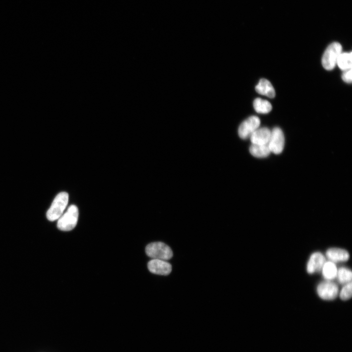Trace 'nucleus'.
Returning a JSON list of instances; mask_svg holds the SVG:
<instances>
[{"instance_id":"9","label":"nucleus","mask_w":352,"mask_h":352,"mask_svg":"<svg viewBox=\"0 0 352 352\" xmlns=\"http://www.w3.org/2000/svg\"><path fill=\"white\" fill-rule=\"evenodd\" d=\"M325 262L326 259L322 253L319 252L313 253L311 255L308 262L307 272L309 274H313L319 271L322 269Z\"/></svg>"},{"instance_id":"10","label":"nucleus","mask_w":352,"mask_h":352,"mask_svg":"<svg viewBox=\"0 0 352 352\" xmlns=\"http://www.w3.org/2000/svg\"><path fill=\"white\" fill-rule=\"evenodd\" d=\"M271 131L266 127L259 128L249 137L252 144L267 145Z\"/></svg>"},{"instance_id":"5","label":"nucleus","mask_w":352,"mask_h":352,"mask_svg":"<svg viewBox=\"0 0 352 352\" xmlns=\"http://www.w3.org/2000/svg\"><path fill=\"white\" fill-rule=\"evenodd\" d=\"M285 136L282 130L275 127L271 131V134L267 146L271 153L276 154H281L285 146Z\"/></svg>"},{"instance_id":"1","label":"nucleus","mask_w":352,"mask_h":352,"mask_svg":"<svg viewBox=\"0 0 352 352\" xmlns=\"http://www.w3.org/2000/svg\"><path fill=\"white\" fill-rule=\"evenodd\" d=\"M68 201V194L62 192L54 199L50 208L46 213L47 219L51 221L59 219L63 215Z\"/></svg>"},{"instance_id":"7","label":"nucleus","mask_w":352,"mask_h":352,"mask_svg":"<svg viewBox=\"0 0 352 352\" xmlns=\"http://www.w3.org/2000/svg\"><path fill=\"white\" fill-rule=\"evenodd\" d=\"M318 296L323 300H332L336 298L338 293V286L329 281L320 283L317 286Z\"/></svg>"},{"instance_id":"6","label":"nucleus","mask_w":352,"mask_h":352,"mask_svg":"<svg viewBox=\"0 0 352 352\" xmlns=\"http://www.w3.org/2000/svg\"><path fill=\"white\" fill-rule=\"evenodd\" d=\"M261 121L257 116H251L244 120L238 129L239 136L243 139L250 137L251 134L260 127Z\"/></svg>"},{"instance_id":"11","label":"nucleus","mask_w":352,"mask_h":352,"mask_svg":"<svg viewBox=\"0 0 352 352\" xmlns=\"http://www.w3.org/2000/svg\"><path fill=\"white\" fill-rule=\"evenodd\" d=\"M326 255L327 257L332 262H345L349 260L350 255L346 250L338 248L329 249Z\"/></svg>"},{"instance_id":"18","label":"nucleus","mask_w":352,"mask_h":352,"mask_svg":"<svg viewBox=\"0 0 352 352\" xmlns=\"http://www.w3.org/2000/svg\"><path fill=\"white\" fill-rule=\"evenodd\" d=\"M352 282H350L345 284L342 287L340 293V297L342 300H348L351 298L352 295Z\"/></svg>"},{"instance_id":"2","label":"nucleus","mask_w":352,"mask_h":352,"mask_svg":"<svg viewBox=\"0 0 352 352\" xmlns=\"http://www.w3.org/2000/svg\"><path fill=\"white\" fill-rule=\"evenodd\" d=\"M147 255L153 259L164 261L170 260L173 253L171 248L162 242H154L148 244L145 248Z\"/></svg>"},{"instance_id":"16","label":"nucleus","mask_w":352,"mask_h":352,"mask_svg":"<svg viewBox=\"0 0 352 352\" xmlns=\"http://www.w3.org/2000/svg\"><path fill=\"white\" fill-rule=\"evenodd\" d=\"M253 107L255 111L260 113H267L272 110V105L270 102L260 98L254 100Z\"/></svg>"},{"instance_id":"8","label":"nucleus","mask_w":352,"mask_h":352,"mask_svg":"<svg viewBox=\"0 0 352 352\" xmlns=\"http://www.w3.org/2000/svg\"><path fill=\"white\" fill-rule=\"evenodd\" d=\"M148 268L152 273L161 275H167L172 271V265L166 261L152 259L148 263Z\"/></svg>"},{"instance_id":"14","label":"nucleus","mask_w":352,"mask_h":352,"mask_svg":"<svg viewBox=\"0 0 352 352\" xmlns=\"http://www.w3.org/2000/svg\"><path fill=\"white\" fill-rule=\"evenodd\" d=\"M336 64L341 69L344 71L352 68V52H341L338 57Z\"/></svg>"},{"instance_id":"13","label":"nucleus","mask_w":352,"mask_h":352,"mask_svg":"<svg viewBox=\"0 0 352 352\" xmlns=\"http://www.w3.org/2000/svg\"><path fill=\"white\" fill-rule=\"evenodd\" d=\"M250 153L257 158H265L271 153L267 145L251 144L249 148Z\"/></svg>"},{"instance_id":"17","label":"nucleus","mask_w":352,"mask_h":352,"mask_svg":"<svg viewBox=\"0 0 352 352\" xmlns=\"http://www.w3.org/2000/svg\"><path fill=\"white\" fill-rule=\"evenodd\" d=\"M336 277L340 284H346L352 282V273L350 269L342 267L337 270Z\"/></svg>"},{"instance_id":"15","label":"nucleus","mask_w":352,"mask_h":352,"mask_svg":"<svg viewBox=\"0 0 352 352\" xmlns=\"http://www.w3.org/2000/svg\"><path fill=\"white\" fill-rule=\"evenodd\" d=\"M321 270L323 277L328 281L331 280L336 277L337 269L333 262H325Z\"/></svg>"},{"instance_id":"12","label":"nucleus","mask_w":352,"mask_h":352,"mask_svg":"<svg viewBox=\"0 0 352 352\" xmlns=\"http://www.w3.org/2000/svg\"><path fill=\"white\" fill-rule=\"evenodd\" d=\"M256 91L259 94L273 98L275 95V89L271 83L266 79H261L255 87Z\"/></svg>"},{"instance_id":"19","label":"nucleus","mask_w":352,"mask_h":352,"mask_svg":"<svg viewBox=\"0 0 352 352\" xmlns=\"http://www.w3.org/2000/svg\"><path fill=\"white\" fill-rule=\"evenodd\" d=\"M352 68L345 70L342 75L343 80L347 83H351L352 80Z\"/></svg>"},{"instance_id":"4","label":"nucleus","mask_w":352,"mask_h":352,"mask_svg":"<svg viewBox=\"0 0 352 352\" xmlns=\"http://www.w3.org/2000/svg\"><path fill=\"white\" fill-rule=\"evenodd\" d=\"M342 50V46L338 42H333L327 47L322 58V64L324 68L328 70L334 68Z\"/></svg>"},{"instance_id":"3","label":"nucleus","mask_w":352,"mask_h":352,"mask_svg":"<svg viewBox=\"0 0 352 352\" xmlns=\"http://www.w3.org/2000/svg\"><path fill=\"white\" fill-rule=\"evenodd\" d=\"M78 209L75 205H70L58 219L57 227L62 231H68L76 226L78 219Z\"/></svg>"}]
</instances>
